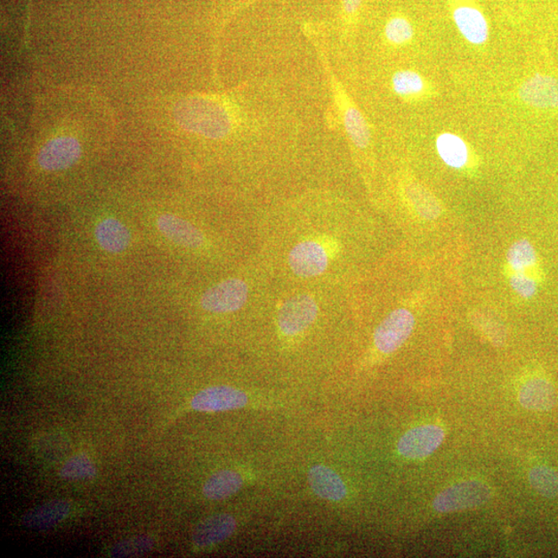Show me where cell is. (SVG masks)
<instances>
[{"instance_id": "obj_1", "label": "cell", "mask_w": 558, "mask_h": 558, "mask_svg": "<svg viewBox=\"0 0 558 558\" xmlns=\"http://www.w3.org/2000/svg\"><path fill=\"white\" fill-rule=\"evenodd\" d=\"M181 119L189 130L209 138L227 136L232 127V121L226 109L206 100L186 101L181 112Z\"/></svg>"}, {"instance_id": "obj_21", "label": "cell", "mask_w": 558, "mask_h": 558, "mask_svg": "<svg viewBox=\"0 0 558 558\" xmlns=\"http://www.w3.org/2000/svg\"><path fill=\"white\" fill-rule=\"evenodd\" d=\"M406 195L416 213L425 220L433 221L441 215V208L438 200L422 185L415 182L408 184Z\"/></svg>"}, {"instance_id": "obj_29", "label": "cell", "mask_w": 558, "mask_h": 558, "mask_svg": "<svg viewBox=\"0 0 558 558\" xmlns=\"http://www.w3.org/2000/svg\"><path fill=\"white\" fill-rule=\"evenodd\" d=\"M474 324L480 327L486 336L489 337L493 344H503L505 339V333L502 326L497 322H492L489 318L483 317L478 313L477 319L473 320Z\"/></svg>"}, {"instance_id": "obj_3", "label": "cell", "mask_w": 558, "mask_h": 558, "mask_svg": "<svg viewBox=\"0 0 558 558\" xmlns=\"http://www.w3.org/2000/svg\"><path fill=\"white\" fill-rule=\"evenodd\" d=\"M415 323L414 314L407 309L391 312L376 330L374 336L376 348L383 354H391L399 350L412 335Z\"/></svg>"}, {"instance_id": "obj_17", "label": "cell", "mask_w": 558, "mask_h": 558, "mask_svg": "<svg viewBox=\"0 0 558 558\" xmlns=\"http://www.w3.org/2000/svg\"><path fill=\"white\" fill-rule=\"evenodd\" d=\"M95 239L106 252L119 254L130 246L131 233L123 222L108 218L96 227Z\"/></svg>"}, {"instance_id": "obj_30", "label": "cell", "mask_w": 558, "mask_h": 558, "mask_svg": "<svg viewBox=\"0 0 558 558\" xmlns=\"http://www.w3.org/2000/svg\"><path fill=\"white\" fill-rule=\"evenodd\" d=\"M363 0H342L343 10L346 16L355 15L360 9Z\"/></svg>"}, {"instance_id": "obj_13", "label": "cell", "mask_w": 558, "mask_h": 558, "mask_svg": "<svg viewBox=\"0 0 558 558\" xmlns=\"http://www.w3.org/2000/svg\"><path fill=\"white\" fill-rule=\"evenodd\" d=\"M519 402L525 408L545 412L554 408L557 403L554 387L541 377L531 378L519 390Z\"/></svg>"}, {"instance_id": "obj_15", "label": "cell", "mask_w": 558, "mask_h": 558, "mask_svg": "<svg viewBox=\"0 0 558 558\" xmlns=\"http://www.w3.org/2000/svg\"><path fill=\"white\" fill-rule=\"evenodd\" d=\"M158 227L166 239L178 246L198 248L204 243V236L200 230L181 217L171 214L159 216Z\"/></svg>"}, {"instance_id": "obj_23", "label": "cell", "mask_w": 558, "mask_h": 558, "mask_svg": "<svg viewBox=\"0 0 558 558\" xmlns=\"http://www.w3.org/2000/svg\"><path fill=\"white\" fill-rule=\"evenodd\" d=\"M530 483L537 492L546 497H558V472L549 466H537L529 473Z\"/></svg>"}, {"instance_id": "obj_28", "label": "cell", "mask_w": 558, "mask_h": 558, "mask_svg": "<svg viewBox=\"0 0 558 558\" xmlns=\"http://www.w3.org/2000/svg\"><path fill=\"white\" fill-rule=\"evenodd\" d=\"M510 286L524 299L534 297L538 290L537 281L524 272L513 273L510 277Z\"/></svg>"}, {"instance_id": "obj_2", "label": "cell", "mask_w": 558, "mask_h": 558, "mask_svg": "<svg viewBox=\"0 0 558 558\" xmlns=\"http://www.w3.org/2000/svg\"><path fill=\"white\" fill-rule=\"evenodd\" d=\"M489 486L481 481H465L448 487L433 500V506L439 513H453L478 508L491 498Z\"/></svg>"}, {"instance_id": "obj_4", "label": "cell", "mask_w": 558, "mask_h": 558, "mask_svg": "<svg viewBox=\"0 0 558 558\" xmlns=\"http://www.w3.org/2000/svg\"><path fill=\"white\" fill-rule=\"evenodd\" d=\"M248 298V287L239 279H227L203 294L201 306L205 311L227 313L239 311Z\"/></svg>"}, {"instance_id": "obj_24", "label": "cell", "mask_w": 558, "mask_h": 558, "mask_svg": "<svg viewBox=\"0 0 558 558\" xmlns=\"http://www.w3.org/2000/svg\"><path fill=\"white\" fill-rule=\"evenodd\" d=\"M392 87L396 94L409 98L425 91V83L418 73L406 69L394 74Z\"/></svg>"}, {"instance_id": "obj_6", "label": "cell", "mask_w": 558, "mask_h": 558, "mask_svg": "<svg viewBox=\"0 0 558 558\" xmlns=\"http://www.w3.org/2000/svg\"><path fill=\"white\" fill-rule=\"evenodd\" d=\"M444 429L438 425H422L410 429L397 445L403 457L420 460L431 457L444 441Z\"/></svg>"}, {"instance_id": "obj_5", "label": "cell", "mask_w": 558, "mask_h": 558, "mask_svg": "<svg viewBox=\"0 0 558 558\" xmlns=\"http://www.w3.org/2000/svg\"><path fill=\"white\" fill-rule=\"evenodd\" d=\"M319 313L317 301L310 295H298L281 306L279 327L287 336L300 335L316 320Z\"/></svg>"}, {"instance_id": "obj_18", "label": "cell", "mask_w": 558, "mask_h": 558, "mask_svg": "<svg viewBox=\"0 0 558 558\" xmlns=\"http://www.w3.org/2000/svg\"><path fill=\"white\" fill-rule=\"evenodd\" d=\"M341 104L344 130L352 144L359 150H365L370 143V130L363 114L342 93Z\"/></svg>"}, {"instance_id": "obj_7", "label": "cell", "mask_w": 558, "mask_h": 558, "mask_svg": "<svg viewBox=\"0 0 558 558\" xmlns=\"http://www.w3.org/2000/svg\"><path fill=\"white\" fill-rule=\"evenodd\" d=\"M329 255L319 242L306 240L295 246L288 255V265L299 278H314L326 271Z\"/></svg>"}, {"instance_id": "obj_11", "label": "cell", "mask_w": 558, "mask_h": 558, "mask_svg": "<svg viewBox=\"0 0 558 558\" xmlns=\"http://www.w3.org/2000/svg\"><path fill=\"white\" fill-rule=\"evenodd\" d=\"M455 24L468 43L483 44L489 40V27L482 12L473 6L461 5L453 12Z\"/></svg>"}, {"instance_id": "obj_20", "label": "cell", "mask_w": 558, "mask_h": 558, "mask_svg": "<svg viewBox=\"0 0 558 558\" xmlns=\"http://www.w3.org/2000/svg\"><path fill=\"white\" fill-rule=\"evenodd\" d=\"M243 485L239 473L230 470L217 472L205 483L204 496L209 499L220 500L235 495Z\"/></svg>"}, {"instance_id": "obj_26", "label": "cell", "mask_w": 558, "mask_h": 558, "mask_svg": "<svg viewBox=\"0 0 558 558\" xmlns=\"http://www.w3.org/2000/svg\"><path fill=\"white\" fill-rule=\"evenodd\" d=\"M155 546V541L149 536H140L128 538L123 542L114 545L110 551L112 557H133L143 555Z\"/></svg>"}, {"instance_id": "obj_25", "label": "cell", "mask_w": 558, "mask_h": 558, "mask_svg": "<svg viewBox=\"0 0 558 558\" xmlns=\"http://www.w3.org/2000/svg\"><path fill=\"white\" fill-rule=\"evenodd\" d=\"M61 477L67 480H85L93 478L96 468L85 454L77 455L67 461L61 470Z\"/></svg>"}, {"instance_id": "obj_8", "label": "cell", "mask_w": 558, "mask_h": 558, "mask_svg": "<svg viewBox=\"0 0 558 558\" xmlns=\"http://www.w3.org/2000/svg\"><path fill=\"white\" fill-rule=\"evenodd\" d=\"M248 397L239 389L228 386H216L202 390L191 400V408L198 412H227L245 408Z\"/></svg>"}, {"instance_id": "obj_12", "label": "cell", "mask_w": 558, "mask_h": 558, "mask_svg": "<svg viewBox=\"0 0 558 558\" xmlns=\"http://www.w3.org/2000/svg\"><path fill=\"white\" fill-rule=\"evenodd\" d=\"M70 509L72 505L67 500L55 499L28 511L22 517L21 522L25 528L30 530H49L68 518Z\"/></svg>"}, {"instance_id": "obj_10", "label": "cell", "mask_w": 558, "mask_h": 558, "mask_svg": "<svg viewBox=\"0 0 558 558\" xmlns=\"http://www.w3.org/2000/svg\"><path fill=\"white\" fill-rule=\"evenodd\" d=\"M80 155V145L75 140H54L44 147L38 156V164L44 170H63L74 165L79 159Z\"/></svg>"}, {"instance_id": "obj_16", "label": "cell", "mask_w": 558, "mask_h": 558, "mask_svg": "<svg viewBox=\"0 0 558 558\" xmlns=\"http://www.w3.org/2000/svg\"><path fill=\"white\" fill-rule=\"evenodd\" d=\"M311 489L320 498L339 502L344 499L348 491L338 473L325 465H314L309 473Z\"/></svg>"}, {"instance_id": "obj_9", "label": "cell", "mask_w": 558, "mask_h": 558, "mask_svg": "<svg viewBox=\"0 0 558 558\" xmlns=\"http://www.w3.org/2000/svg\"><path fill=\"white\" fill-rule=\"evenodd\" d=\"M519 98L525 105L538 109H558V80L537 74L519 88Z\"/></svg>"}, {"instance_id": "obj_22", "label": "cell", "mask_w": 558, "mask_h": 558, "mask_svg": "<svg viewBox=\"0 0 558 558\" xmlns=\"http://www.w3.org/2000/svg\"><path fill=\"white\" fill-rule=\"evenodd\" d=\"M512 271L527 273L530 268L536 266L538 256L536 249L527 239L518 240L510 247L506 254Z\"/></svg>"}, {"instance_id": "obj_27", "label": "cell", "mask_w": 558, "mask_h": 558, "mask_svg": "<svg viewBox=\"0 0 558 558\" xmlns=\"http://www.w3.org/2000/svg\"><path fill=\"white\" fill-rule=\"evenodd\" d=\"M384 36L391 44H402L412 40L414 28L408 19L397 16L390 19L386 24Z\"/></svg>"}, {"instance_id": "obj_19", "label": "cell", "mask_w": 558, "mask_h": 558, "mask_svg": "<svg viewBox=\"0 0 558 558\" xmlns=\"http://www.w3.org/2000/svg\"><path fill=\"white\" fill-rule=\"evenodd\" d=\"M436 150L442 162L451 168H464L468 162L467 145L457 134L451 133L440 134L436 139Z\"/></svg>"}, {"instance_id": "obj_14", "label": "cell", "mask_w": 558, "mask_h": 558, "mask_svg": "<svg viewBox=\"0 0 558 558\" xmlns=\"http://www.w3.org/2000/svg\"><path fill=\"white\" fill-rule=\"evenodd\" d=\"M237 523L235 519L228 514H220L210 517L198 525L192 541L197 547H209L227 540L234 534Z\"/></svg>"}]
</instances>
